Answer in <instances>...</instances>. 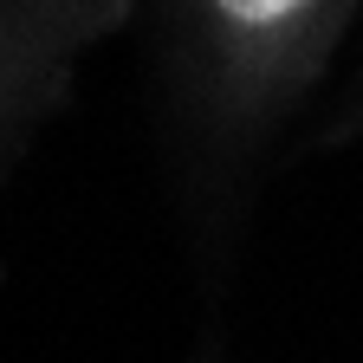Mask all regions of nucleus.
Returning <instances> with one entry per match:
<instances>
[{
    "label": "nucleus",
    "instance_id": "obj_1",
    "mask_svg": "<svg viewBox=\"0 0 363 363\" xmlns=\"http://www.w3.org/2000/svg\"><path fill=\"white\" fill-rule=\"evenodd\" d=\"M234 20H247V26H266V20H279V13H292V7H305V0H220Z\"/></svg>",
    "mask_w": 363,
    "mask_h": 363
}]
</instances>
